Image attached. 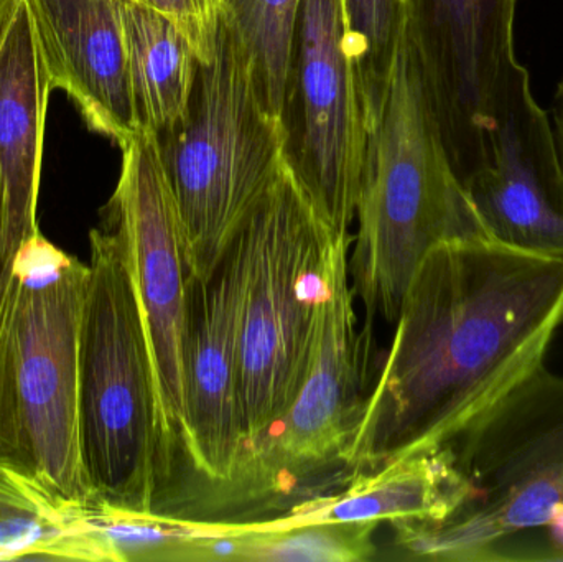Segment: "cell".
I'll list each match as a JSON object with an SVG mask.
<instances>
[{
	"mask_svg": "<svg viewBox=\"0 0 563 562\" xmlns=\"http://www.w3.org/2000/svg\"><path fill=\"white\" fill-rule=\"evenodd\" d=\"M563 322V260L488 236L442 244L410 280L343 455L356 472L455 441L544 365Z\"/></svg>",
	"mask_w": 563,
	"mask_h": 562,
	"instance_id": "cell-1",
	"label": "cell"
},
{
	"mask_svg": "<svg viewBox=\"0 0 563 562\" xmlns=\"http://www.w3.org/2000/svg\"><path fill=\"white\" fill-rule=\"evenodd\" d=\"M88 264L36 233L0 293V465L63 505L92 500L79 441Z\"/></svg>",
	"mask_w": 563,
	"mask_h": 562,
	"instance_id": "cell-2",
	"label": "cell"
},
{
	"mask_svg": "<svg viewBox=\"0 0 563 562\" xmlns=\"http://www.w3.org/2000/svg\"><path fill=\"white\" fill-rule=\"evenodd\" d=\"M468 502L439 525L396 524L410 558L563 562V376L539 366L450 442Z\"/></svg>",
	"mask_w": 563,
	"mask_h": 562,
	"instance_id": "cell-3",
	"label": "cell"
},
{
	"mask_svg": "<svg viewBox=\"0 0 563 562\" xmlns=\"http://www.w3.org/2000/svg\"><path fill=\"white\" fill-rule=\"evenodd\" d=\"M356 220L351 287L367 320L389 323L430 251L486 236L443 144L407 26L386 101L367 128Z\"/></svg>",
	"mask_w": 563,
	"mask_h": 562,
	"instance_id": "cell-4",
	"label": "cell"
},
{
	"mask_svg": "<svg viewBox=\"0 0 563 562\" xmlns=\"http://www.w3.org/2000/svg\"><path fill=\"white\" fill-rule=\"evenodd\" d=\"M79 337V441L92 500L155 511L177 445L168 438L157 372L124 247L89 231Z\"/></svg>",
	"mask_w": 563,
	"mask_h": 562,
	"instance_id": "cell-5",
	"label": "cell"
},
{
	"mask_svg": "<svg viewBox=\"0 0 563 562\" xmlns=\"http://www.w3.org/2000/svg\"><path fill=\"white\" fill-rule=\"evenodd\" d=\"M341 238L320 220L285 162L231 243L243 449L290 408L307 376L324 271Z\"/></svg>",
	"mask_w": 563,
	"mask_h": 562,
	"instance_id": "cell-6",
	"label": "cell"
},
{
	"mask_svg": "<svg viewBox=\"0 0 563 562\" xmlns=\"http://www.w3.org/2000/svg\"><path fill=\"white\" fill-rule=\"evenodd\" d=\"M154 139L180 213L190 274L211 279L285 165L284 125L264 109L246 48L224 16L187 112Z\"/></svg>",
	"mask_w": 563,
	"mask_h": 562,
	"instance_id": "cell-7",
	"label": "cell"
},
{
	"mask_svg": "<svg viewBox=\"0 0 563 562\" xmlns=\"http://www.w3.org/2000/svg\"><path fill=\"white\" fill-rule=\"evenodd\" d=\"M280 121L285 162L318 217L353 236L367 128L341 0H301Z\"/></svg>",
	"mask_w": 563,
	"mask_h": 562,
	"instance_id": "cell-8",
	"label": "cell"
},
{
	"mask_svg": "<svg viewBox=\"0 0 563 562\" xmlns=\"http://www.w3.org/2000/svg\"><path fill=\"white\" fill-rule=\"evenodd\" d=\"M353 238H341L324 271L317 340L307 376L290 408L241 452L234 482L266 488L313 477L343 455L363 411L364 337L357 330L347 273Z\"/></svg>",
	"mask_w": 563,
	"mask_h": 562,
	"instance_id": "cell-9",
	"label": "cell"
},
{
	"mask_svg": "<svg viewBox=\"0 0 563 562\" xmlns=\"http://www.w3.org/2000/svg\"><path fill=\"white\" fill-rule=\"evenodd\" d=\"M121 151V175L102 210V227L114 231L124 247L154 355L165 429L177 445L185 422L184 345L190 280L184 230L155 139L137 135Z\"/></svg>",
	"mask_w": 563,
	"mask_h": 562,
	"instance_id": "cell-10",
	"label": "cell"
},
{
	"mask_svg": "<svg viewBox=\"0 0 563 562\" xmlns=\"http://www.w3.org/2000/svg\"><path fill=\"white\" fill-rule=\"evenodd\" d=\"M518 0H406L443 144L462 185L485 164L496 95L518 63Z\"/></svg>",
	"mask_w": 563,
	"mask_h": 562,
	"instance_id": "cell-11",
	"label": "cell"
},
{
	"mask_svg": "<svg viewBox=\"0 0 563 562\" xmlns=\"http://www.w3.org/2000/svg\"><path fill=\"white\" fill-rule=\"evenodd\" d=\"M463 187L486 236L563 260V161L519 62L496 95L485 164Z\"/></svg>",
	"mask_w": 563,
	"mask_h": 562,
	"instance_id": "cell-12",
	"label": "cell"
},
{
	"mask_svg": "<svg viewBox=\"0 0 563 562\" xmlns=\"http://www.w3.org/2000/svg\"><path fill=\"white\" fill-rule=\"evenodd\" d=\"M238 267L233 247L211 279L188 280L180 444L208 481L228 484L243 451L238 359Z\"/></svg>",
	"mask_w": 563,
	"mask_h": 562,
	"instance_id": "cell-13",
	"label": "cell"
},
{
	"mask_svg": "<svg viewBox=\"0 0 563 562\" xmlns=\"http://www.w3.org/2000/svg\"><path fill=\"white\" fill-rule=\"evenodd\" d=\"M53 89L119 147L141 135L132 104L122 0H26Z\"/></svg>",
	"mask_w": 563,
	"mask_h": 562,
	"instance_id": "cell-14",
	"label": "cell"
},
{
	"mask_svg": "<svg viewBox=\"0 0 563 562\" xmlns=\"http://www.w3.org/2000/svg\"><path fill=\"white\" fill-rule=\"evenodd\" d=\"M48 73L29 2L19 0L0 33V250L12 263L35 236Z\"/></svg>",
	"mask_w": 563,
	"mask_h": 562,
	"instance_id": "cell-15",
	"label": "cell"
},
{
	"mask_svg": "<svg viewBox=\"0 0 563 562\" xmlns=\"http://www.w3.org/2000/svg\"><path fill=\"white\" fill-rule=\"evenodd\" d=\"M472 487L450 445L400 455L356 472L338 494L303 500L285 517L263 521L290 527L311 521L439 525L468 502Z\"/></svg>",
	"mask_w": 563,
	"mask_h": 562,
	"instance_id": "cell-16",
	"label": "cell"
},
{
	"mask_svg": "<svg viewBox=\"0 0 563 562\" xmlns=\"http://www.w3.org/2000/svg\"><path fill=\"white\" fill-rule=\"evenodd\" d=\"M132 104L141 134L157 137L181 121L201 62L187 36L162 13L122 0Z\"/></svg>",
	"mask_w": 563,
	"mask_h": 562,
	"instance_id": "cell-17",
	"label": "cell"
},
{
	"mask_svg": "<svg viewBox=\"0 0 563 562\" xmlns=\"http://www.w3.org/2000/svg\"><path fill=\"white\" fill-rule=\"evenodd\" d=\"M213 527L161 511L129 510L91 500L76 510L69 560L174 561L184 544Z\"/></svg>",
	"mask_w": 563,
	"mask_h": 562,
	"instance_id": "cell-18",
	"label": "cell"
},
{
	"mask_svg": "<svg viewBox=\"0 0 563 562\" xmlns=\"http://www.w3.org/2000/svg\"><path fill=\"white\" fill-rule=\"evenodd\" d=\"M224 19L250 56L264 109L280 119L301 0H223Z\"/></svg>",
	"mask_w": 563,
	"mask_h": 562,
	"instance_id": "cell-19",
	"label": "cell"
},
{
	"mask_svg": "<svg viewBox=\"0 0 563 562\" xmlns=\"http://www.w3.org/2000/svg\"><path fill=\"white\" fill-rule=\"evenodd\" d=\"M78 507L0 465V560H69Z\"/></svg>",
	"mask_w": 563,
	"mask_h": 562,
	"instance_id": "cell-20",
	"label": "cell"
},
{
	"mask_svg": "<svg viewBox=\"0 0 563 562\" xmlns=\"http://www.w3.org/2000/svg\"><path fill=\"white\" fill-rule=\"evenodd\" d=\"M366 128L386 101L407 26L404 0H341Z\"/></svg>",
	"mask_w": 563,
	"mask_h": 562,
	"instance_id": "cell-21",
	"label": "cell"
},
{
	"mask_svg": "<svg viewBox=\"0 0 563 562\" xmlns=\"http://www.w3.org/2000/svg\"><path fill=\"white\" fill-rule=\"evenodd\" d=\"M373 521H311L267 527L241 524L243 562H360L376 553Z\"/></svg>",
	"mask_w": 563,
	"mask_h": 562,
	"instance_id": "cell-22",
	"label": "cell"
},
{
	"mask_svg": "<svg viewBox=\"0 0 563 562\" xmlns=\"http://www.w3.org/2000/svg\"><path fill=\"white\" fill-rule=\"evenodd\" d=\"M167 16L194 46L201 65L213 59L224 16L223 0H135Z\"/></svg>",
	"mask_w": 563,
	"mask_h": 562,
	"instance_id": "cell-23",
	"label": "cell"
},
{
	"mask_svg": "<svg viewBox=\"0 0 563 562\" xmlns=\"http://www.w3.org/2000/svg\"><path fill=\"white\" fill-rule=\"evenodd\" d=\"M552 129H554L555 142L563 161V78L555 88L554 101H552Z\"/></svg>",
	"mask_w": 563,
	"mask_h": 562,
	"instance_id": "cell-24",
	"label": "cell"
},
{
	"mask_svg": "<svg viewBox=\"0 0 563 562\" xmlns=\"http://www.w3.org/2000/svg\"><path fill=\"white\" fill-rule=\"evenodd\" d=\"M16 2H19V0H0V33H2L3 26H5L7 20H9L10 13H12Z\"/></svg>",
	"mask_w": 563,
	"mask_h": 562,
	"instance_id": "cell-25",
	"label": "cell"
},
{
	"mask_svg": "<svg viewBox=\"0 0 563 562\" xmlns=\"http://www.w3.org/2000/svg\"><path fill=\"white\" fill-rule=\"evenodd\" d=\"M9 264L3 261L2 250H0V293H2L3 283H5L7 273H9Z\"/></svg>",
	"mask_w": 563,
	"mask_h": 562,
	"instance_id": "cell-26",
	"label": "cell"
},
{
	"mask_svg": "<svg viewBox=\"0 0 563 562\" xmlns=\"http://www.w3.org/2000/svg\"><path fill=\"white\" fill-rule=\"evenodd\" d=\"M404 2H406V0H404Z\"/></svg>",
	"mask_w": 563,
	"mask_h": 562,
	"instance_id": "cell-27",
	"label": "cell"
}]
</instances>
